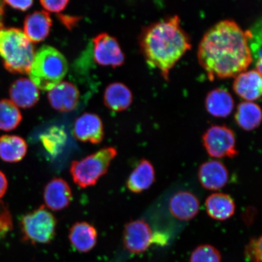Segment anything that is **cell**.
Wrapping results in <instances>:
<instances>
[{"label": "cell", "instance_id": "cell-20", "mask_svg": "<svg viewBox=\"0 0 262 262\" xmlns=\"http://www.w3.org/2000/svg\"><path fill=\"white\" fill-rule=\"evenodd\" d=\"M155 180V169L152 164L148 160L143 159L131 172L126 185L130 191L140 193L148 189Z\"/></svg>", "mask_w": 262, "mask_h": 262}, {"label": "cell", "instance_id": "cell-25", "mask_svg": "<svg viewBox=\"0 0 262 262\" xmlns=\"http://www.w3.org/2000/svg\"><path fill=\"white\" fill-rule=\"evenodd\" d=\"M22 119L20 111L11 100H0V130H14L20 124Z\"/></svg>", "mask_w": 262, "mask_h": 262}, {"label": "cell", "instance_id": "cell-23", "mask_svg": "<svg viewBox=\"0 0 262 262\" xmlns=\"http://www.w3.org/2000/svg\"><path fill=\"white\" fill-rule=\"evenodd\" d=\"M28 151V145L21 137L3 135L0 137V159L8 163L21 161Z\"/></svg>", "mask_w": 262, "mask_h": 262}, {"label": "cell", "instance_id": "cell-29", "mask_svg": "<svg viewBox=\"0 0 262 262\" xmlns=\"http://www.w3.org/2000/svg\"><path fill=\"white\" fill-rule=\"evenodd\" d=\"M245 257L251 262H261V237L251 239L246 246Z\"/></svg>", "mask_w": 262, "mask_h": 262}, {"label": "cell", "instance_id": "cell-10", "mask_svg": "<svg viewBox=\"0 0 262 262\" xmlns=\"http://www.w3.org/2000/svg\"><path fill=\"white\" fill-rule=\"evenodd\" d=\"M73 134L80 142L99 144L104 136L102 121L97 114L84 113L75 121Z\"/></svg>", "mask_w": 262, "mask_h": 262}, {"label": "cell", "instance_id": "cell-26", "mask_svg": "<svg viewBox=\"0 0 262 262\" xmlns=\"http://www.w3.org/2000/svg\"><path fill=\"white\" fill-rule=\"evenodd\" d=\"M261 23L255 24L253 29L247 30L248 42L253 58L255 60V67L258 73H261Z\"/></svg>", "mask_w": 262, "mask_h": 262}, {"label": "cell", "instance_id": "cell-32", "mask_svg": "<svg viewBox=\"0 0 262 262\" xmlns=\"http://www.w3.org/2000/svg\"><path fill=\"white\" fill-rule=\"evenodd\" d=\"M4 2L12 8L21 11H27L34 3V0H4Z\"/></svg>", "mask_w": 262, "mask_h": 262}, {"label": "cell", "instance_id": "cell-5", "mask_svg": "<svg viewBox=\"0 0 262 262\" xmlns=\"http://www.w3.org/2000/svg\"><path fill=\"white\" fill-rule=\"evenodd\" d=\"M117 155L114 147H104L79 161L72 162L70 173L75 184L83 188L96 185L106 173Z\"/></svg>", "mask_w": 262, "mask_h": 262}, {"label": "cell", "instance_id": "cell-19", "mask_svg": "<svg viewBox=\"0 0 262 262\" xmlns=\"http://www.w3.org/2000/svg\"><path fill=\"white\" fill-rule=\"evenodd\" d=\"M205 108L212 116L225 118L234 110V100L227 90L217 88L207 94L205 98Z\"/></svg>", "mask_w": 262, "mask_h": 262}, {"label": "cell", "instance_id": "cell-3", "mask_svg": "<svg viewBox=\"0 0 262 262\" xmlns=\"http://www.w3.org/2000/svg\"><path fill=\"white\" fill-rule=\"evenodd\" d=\"M35 55L32 42L21 29H0V57L10 73L28 74Z\"/></svg>", "mask_w": 262, "mask_h": 262}, {"label": "cell", "instance_id": "cell-33", "mask_svg": "<svg viewBox=\"0 0 262 262\" xmlns=\"http://www.w3.org/2000/svg\"><path fill=\"white\" fill-rule=\"evenodd\" d=\"M8 188V179L4 173L0 171V199L6 194Z\"/></svg>", "mask_w": 262, "mask_h": 262}, {"label": "cell", "instance_id": "cell-6", "mask_svg": "<svg viewBox=\"0 0 262 262\" xmlns=\"http://www.w3.org/2000/svg\"><path fill=\"white\" fill-rule=\"evenodd\" d=\"M20 225L23 238L33 245L51 243L56 234V219L44 205L23 216Z\"/></svg>", "mask_w": 262, "mask_h": 262}, {"label": "cell", "instance_id": "cell-22", "mask_svg": "<svg viewBox=\"0 0 262 262\" xmlns=\"http://www.w3.org/2000/svg\"><path fill=\"white\" fill-rule=\"evenodd\" d=\"M133 94L125 84L121 83L110 84L104 91V103L114 112L125 111L132 104Z\"/></svg>", "mask_w": 262, "mask_h": 262}, {"label": "cell", "instance_id": "cell-14", "mask_svg": "<svg viewBox=\"0 0 262 262\" xmlns=\"http://www.w3.org/2000/svg\"><path fill=\"white\" fill-rule=\"evenodd\" d=\"M73 199V193L64 180L55 178L45 186L44 201L46 205L53 211H60L67 208Z\"/></svg>", "mask_w": 262, "mask_h": 262}, {"label": "cell", "instance_id": "cell-17", "mask_svg": "<svg viewBox=\"0 0 262 262\" xmlns=\"http://www.w3.org/2000/svg\"><path fill=\"white\" fill-rule=\"evenodd\" d=\"M69 240L75 250L88 253L96 247L98 234L96 228L89 223H75L69 232Z\"/></svg>", "mask_w": 262, "mask_h": 262}, {"label": "cell", "instance_id": "cell-12", "mask_svg": "<svg viewBox=\"0 0 262 262\" xmlns=\"http://www.w3.org/2000/svg\"><path fill=\"white\" fill-rule=\"evenodd\" d=\"M198 176L203 188L217 191L227 185L229 172L224 163L212 160L202 164L199 169Z\"/></svg>", "mask_w": 262, "mask_h": 262}, {"label": "cell", "instance_id": "cell-9", "mask_svg": "<svg viewBox=\"0 0 262 262\" xmlns=\"http://www.w3.org/2000/svg\"><path fill=\"white\" fill-rule=\"evenodd\" d=\"M124 248L130 253L139 254L145 252L153 242L154 235L147 223L142 220L130 221L123 231Z\"/></svg>", "mask_w": 262, "mask_h": 262}, {"label": "cell", "instance_id": "cell-24", "mask_svg": "<svg viewBox=\"0 0 262 262\" xmlns=\"http://www.w3.org/2000/svg\"><path fill=\"white\" fill-rule=\"evenodd\" d=\"M261 117L260 107L257 104L245 101L238 104L234 119L242 129L251 131L260 126Z\"/></svg>", "mask_w": 262, "mask_h": 262}, {"label": "cell", "instance_id": "cell-34", "mask_svg": "<svg viewBox=\"0 0 262 262\" xmlns=\"http://www.w3.org/2000/svg\"><path fill=\"white\" fill-rule=\"evenodd\" d=\"M5 17V2L0 0V29L3 28V21Z\"/></svg>", "mask_w": 262, "mask_h": 262}, {"label": "cell", "instance_id": "cell-4", "mask_svg": "<svg viewBox=\"0 0 262 262\" xmlns=\"http://www.w3.org/2000/svg\"><path fill=\"white\" fill-rule=\"evenodd\" d=\"M68 70L64 55L54 47L45 45L36 52L28 74L38 89L49 91L61 83Z\"/></svg>", "mask_w": 262, "mask_h": 262}, {"label": "cell", "instance_id": "cell-7", "mask_svg": "<svg viewBox=\"0 0 262 262\" xmlns=\"http://www.w3.org/2000/svg\"><path fill=\"white\" fill-rule=\"evenodd\" d=\"M206 151L214 158H234L238 155L234 131L225 125H213L202 136Z\"/></svg>", "mask_w": 262, "mask_h": 262}, {"label": "cell", "instance_id": "cell-18", "mask_svg": "<svg viewBox=\"0 0 262 262\" xmlns=\"http://www.w3.org/2000/svg\"><path fill=\"white\" fill-rule=\"evenodd\" d=\"M52 25V18L47 12L35 11L26 16L24 33L32 43H38L48 37Z\"/></svg>", "mask_w": 262, "mask_h": 262}, {"label": "cell", "instance_id": "cell-11", "mask_svg": "<svg viewBox=\"0 0 262 262\" xmlns=\"http://www.w3.org/2000/svg\"><path fill=\"white\" fill-rule=\"evenodd\" d=\"M48 98L51 106L61 113L71 112L77 107L80 93L71 82H61L49 91Z\"/></svg>", "mask_w": 262, "mask_h": 262}, {"label": "cell", "instance_id": "cell-2", "mask_svg": "<svg viewBox=\"0 0 262 262\" xmlns=\"http://www.w3.org/2000/svg\"><path fill=\"white\" fill-rule=\"evenodd\" d=\"M140 45L147 64L157 69L165 80H168L169 71L191 48V39L177 15L147 26L140 35Z\"/></svg>", "mask_w": 262, "mask_h": 262}, {"label": "cell", "instance_id": "cell-13", "mask_svg": "<svg viewBox=\"0 0 262 262\" xmlns=\"http://www.w3.org/2000/svg\"><path fill=\"white\" fill-rule=\"evenodd\" d=\"M169 211L176 219L189 221L198 214L200 202L195 194L188 191L177 192L170 199Z\"/></svg>", "mask_w": 262, "mask_h": 262}, {"label": "cell", "instance_id": "cell-27", "mask_svg": "<svg viewBox=\"0 0 262 262\" xmlns=\"http://www.w3.org/2000/svg\"><path fill=\"white\" fill-rule=\"evenodd\" d=\"M190 262H222V255L213 246L202 245L192 252Z\"/></svg>", "mask_w": 262, "mask_h": 262}, {"label": "cell", "instance_id": "cell-16", "mask_svg": "<svg viewBox=\"0 0 262 262\" xmlns=\"http://www.w3.org/2000/svg\"><path fill=\"white\" fill-rule=\"evenodd\" d=\"M9 96L16 106L28 109L38 103L40 91L31 80L21 78L11 84Z\"/></svg>", "mask_w": 262, "mask_h": 262}, {"label": "cell", "instance_id": "cell-30", "mask_svg": "<svg viewBox=\"0 0 262 262\" xmlns=\"http://www.w3.org/2000/svg\"><path fill=\"white\" fill-rule=\"evenodd\" d=\"M12 218L7 205L0 201V238L12 229Z\"/></svg>", "mask_w": 262, "mask_h": 262}, {"label": "cell", "instance_id": "cell-15", "mask_svg": "<svg viewBox=\"0 0 262 262\" xmlns=\"http://www.w3.org/2000/svg\"><path fill=\"white\" fill-rule=\"evenodd\" d=\"M262 80L256 70L244 71L235 77L233 90L238 97L247 101H255L261 96Z\"/></svg>", "mask_w": 262, "mask_h": 262}, {"label": "cell", "instance_id": "cell-8", "mask_svg": "<svg viewBox=\"0 0 262 262\" xmlns=\"http://www.w3.org/2000/svg\"><path fill=\"white\" fill-rule=\"evenodd\" d=\"M93 42L94 60L98 64L116 68L124 63L125 57L122 49L112 36L102 33L96 36Z\"/></svg>", "mask_w": 262, "mask_h": 262}, {"label": "cell", "instance_id": "cell-31", "mask_svg": "<svg viewBox=\"0 0 262 262\" xmlns=\"http://www.w3.org/2000/svg\"><path fill=\"white\" fill-rule=\"evenodd\" d=\"M42 8L51 12H60L67 7L70 0H40Z\"/></svg>", "mask_w": 262, "mask_h": 262}, {"label": "cell", "instance_id": "cell-28", "mask_svg": "<svg viewBox=\"0 0 262 262\" xmlns=\"http://www.w3.org/2000/svg\"><path fill=\"white\" fill-rule=\"evenodd\" d=\"M65 134L63 130L53 127L41 137V142L49 153L55 154L65 142Z\"/></svg>", "mask_w": 262, "mask_h": 262}, {"label": "cell", "instance_id": "cell-1", "mask_svg": "<svg viewBox=\"0 0 262 262\" xmlns=\"http://www.w3.org/2000/svg\"><path fill=\"white\" fill-rule=\"evenodd\" d=\"M198 60L209 80L235 77L253 61L248 32L234 21H221L205 33L198 49Z\"/></svg>", "mask_w": 262, "mask_h": 262}, {"label": "cell", "instance_id": "cell-21", "mask_svg": "<svg viewBox=\"0 0 262 262\" xmlns=\"http://www.w3.org/2000/svg\"><path fill=\"white\" fill-rule=\"evenodd\" d=\"M206 212L214 220L224 221L231 218L235 211L234 200L224 193H214L206 200Z\"/></svg>", "mask_w": 262, "mask_h": 262}]
</instances>
